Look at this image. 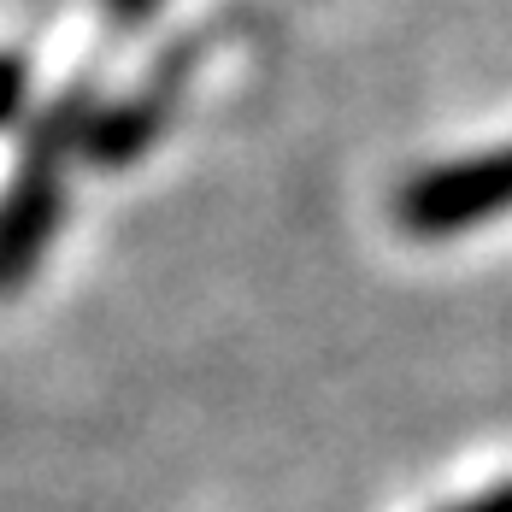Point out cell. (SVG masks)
I'll return each instance as SVG.
<instances>
[{"instance_id": "obj_3", "label": "cell", "mask_w": 512, "mask_h": 512, "mask_svg": "<svg viewBox=\"0 0 512 512\" xmlns=\"http://www.w3.org/2000/svg\"><path fill=\"white\" fill-rule=\"evenodd\" d=\"M189 71H195V42H183L177 53H165V65H159L130 101L95 106V118H89L77 154L89 159V165H106V171L136 165V159L154 148V136L165 130V118H171V106H177V89L189 83Z\"/></svg>"}, {"instance_id": "obj_2", "label": "cell", "mask_w": 512, "mask_h": 512, "mask_svg": "<svg viewBox=\"0 0 512 512\" xmlns=\"http://www.w3.org/2000/svg\"><path fill=\"white\" fill-rule=\"evenodd\" d=\"M512 212V148H489L471 159L430 165L401 183L395 195V224L412 236H460L483 218Z\"/></svg>"}, {"instance_id": "obj_5", "label": "cell", "mask_w": 512, "mask_h": 512, "mask_svg": "<svg viewBox=\"0 0 512 512\" xmlns=\"http://www.w3.org/2000/svg\"><path fill=\"white\" fill-rule=\"evenodd\" d=\"M159 12V0H106V18L118 24V30H136V24H148Z\"/></svg>"}, {"instance_id": "obj_4", "label": "cell", "mask_w": 512, "mask_h": 512, "mask_svg": "<svg viewBox=\"0 0 512 512\" xmlns=\"http://www.w3.org/2000/svg\"><path fill=\"white\" fill-rule=\"evenodd\" d=\"M24 101H30V65L18 53H0V130L24 112Z\"/></svg>"}, {"instance_id": "obj_6", "label": "cell", "mask_w": 512, "mask_h": 512, "mask_svg": "<svg viewBox=\"0 0 512 512\" xmlns=\"http://www.w3.org/2000/svg\"><path fill=\"white\" fill-rule=\"evenodd\" d=\"M454 512H512V483H501V489H489V495H477V501H465Z\"/></svg>"}, {"instance_id": "obj_1", "label": "cell", "mask_w": 512, "mask_h": 512, "mask_svg": "<svg viewBox=\"0 0 512 512\" xmlns=\"http://www.w3.org/2000/svg\"><path fill=\"white\" fill-rule=\"evenodd\" d=\"M89 118H95V89L71 83L30 124L24 159H18V171H12V183L0 195V295L24 289L42 271L53 230L65 218V159L83 148Z\"/></svg>"}]
</instances>
